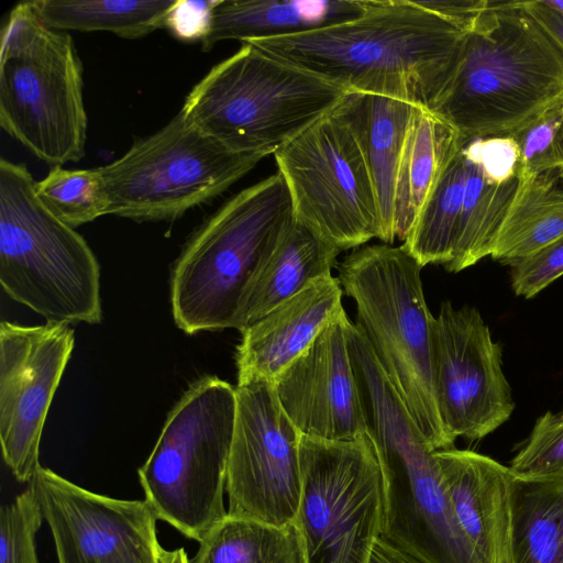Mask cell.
<instances>
[{
  "label": "cell",
  "instance_id": "1",
  "mask_svg": "<svg viewBox=\"0 0 563 563\" xmlns=\"http://www.w3.org/2000/svg\"><path fill=\"white\" fill-rule=\"evenodd\" d=\"M364 3V12L350 21L242 43L335 82L349 92L393 98L428 110L467 32L413 0Z\"/></svg>",
  "mask_w": 563,
  "mask_h": 563
},
{
  "label": "cell",
  "instance_id": "2",
  "mask_svg": "<svg viewBox=\"0 0 563 563\" xmlns=\"http://www.w3.org/2000/svg\"><path fill=\"white\" fill-rule=\"evenodd\" d=\"M561 104L563 53L516 1H490L428 111L467 143L515 135Z\"/></svg>",
  "mask_w": 563,
  "mask_h": 563
},
{
  "label": "cell",
  "instance_id": "3",
  "mask_svg": "<svg viewBox=\"0 0 563 563\" xmlns=\"http://www.w3.org/2000/svg\"><path fill=\"white\" fill-rule=\"evenodd\" d=\"M294 219L278 172L221 205L187 240L172 268L176 325L190 335L233 329L250 279Z\"/></svg>",
  "mask_w": 563,
  "mask_h": 563
},
{
  "label": "cell",
  "instance_id": "4",
  "mask_svg": "<svg viewBox=\"0 0 563 563\" xmlns=\"http://www.w3.org/2000/svg\"><path fill=\"white\" fill-rule=\"evenodd\" d=\"M241 44L192 87L179 110L232 151L274 154L350 93L252 44Z\"/></svg>",
  "mask_w": 563,
  "mask_h": 563
},
{
  "label": "cell",
  "instance_id": "5",
  "mask_svg": "<svg viewBox=\"0 0 563 563\" xmlns=\"http://www.w3.org/2000/svg\"><path fill=\"white\" fill-rule=\"evenodd\" d=\"M421 266L404 247L374 244L339 265L342 289L356 305L355 325L433 450L452 449L435 400L431 365V314Z\"/></svg>",
  "mask_w": 563,
  "mask_h": 563
},
{
  "label": "cell",
  "instance_id": "6",
  "mask_svg": "<svg viewBox=\"0 0 563 563\" xmlns=\"http://www.w3.org/2000/svg\"><path fill=\"white\" fill-rule=\"evenodd\" d=\"M29 169L0 159V283L52 323H99L100 266L87 241L37 198Z\"/></svg>",
  "mask_w": 563,
  "mask_h": 563
},
{
  "label": "cell",
  "instance_id": "7",
  "mask_svg": "<svg viewBox=\"0 0 563 563\" xmlns=\"http://www.w3.org/2000/svg\"><path fill=\"white\" fill-rule=\"evenodd\" d=\"M82 87L71 36L45 25L30 1L18 3L1 34V128L52 167L79 162L88 126Z\"/></svg>",
  "mask_w": 563,
  "mask_h": 563
},
{
  "label": "cell",
  "instance_id": "8",
  "mask_svg": "<svg viewBox=\"0 0 563 563\" xmlns=\"http://www.w3.org/2000/svg\"><path fill=\"white\" fill-rule=\"evenodd\" d=\"M235 415V387L200 377L173 406L137 471L156 518L197 542L228 515L223 497Z\"/></svg>",
  "mask_w": 563,
  "mask_h": 563
},
{
  "label": "cell",
  "instance_id": "9",
  "mask_svg": "<svg viewBox=\"0 0 563 563\" xmlns=\"http://www.w3.org/2000/svg\"><path fill=\"white\" fill-rule=\"evenodd\" d=\"M264 157L228 148L179 111L122 156L97 168L108 199L107 214L140 222L173 221L220 196Z\"/></svg>",
  "mask_w": 563,
  "mask_h": 563
},
{
  "label": "cell",
  "instance_id": "10",
  "mask_svg": "<svg viewBox=\"0 0 563 563\" xmlns=\"http://www.w3.org/2000/svg\"><path fill=\"white\" fill-rule=\"evenodd\" d=\"M273 155L297 222L341 252L382 239L376 188L343 100Z\"/></svg>",
  "mask_w": 563,
  "mask_h": 563
},
{
  "label": "cell",
  "instance_id": "11",
  "mask_svg": "<svg viewBox=\"0 0 563 563\" xmlns=\"http://www.w3.org/2000/svg\"><path fill=\"white\" fill-rule=\"evenodd\" d=\"M301 495L295 520L307 563H368L384 525V477L364 433L325 440L300 432Z\"/></svg>",
  "mask_w": 563,
  "mask_h": 563
},
{
  "label": "cell",
  "instance_id": "12",
  "mask_svg": "<svg viewBox=\"0 0 563 563\" xmlns=\"http://www.w3.org/2000/svg\"><path fill=\"white\" fill-rule=\"evenodd\" d=\"M236 415L225 493L228 515L274 526L295 522L300 495V431L273 383L236 385Z\"/></svg>",
  "mask_w": 563,
  "mask_h": 563
},
{
  "label": "cell",
  "instance_id": "13",
  "mask_svg": "<svg viewBox=\"0 0 563 563\" xmlns=\"http://www.w3.org/2000/svg\"><path fill=\"white\" fill-rule=\"evenodd\" d=\"M431 365L438 410L454 440L485 438L512 415L503 349L475 308L441 303L431 321Z\"/></svg>",
  "mask_w": 563,
  "mask_h": 563
},
{
  "label": "cell",
  "instance_id": "14",
  "mask_svg": "<svg viewBox=\"0 0 563 563\" xmlns=\"http://www.w3.org/2000/svg\"><path fill=\"white\" fill-rule=\"evenodd\" d=\"M58 563H163L156 516L145 500L85 489L40 466L30 482Z\"/></svg>",
  "mask_w": 563,
  "mask_h": 563
},
{
  "label": "cell",
  "instance_id": "15",
  "mask_svg": "<svg viewBox=\"0 0 563 563\" xmlns=\"http://www.w3.org/2000/svg\"><path fill=\"white\" fill-rule=\"evenodd\" d=\"M75 344L67 323L0 325V442L3 461L19 482L41 466L40 443L56 389Z\"/></svg>",
  "mask_w": 563,
  "mask_h": 563
},
{
  "label": "cell",
  "instance_id": "16",
  "mask_svg": "<svg viewBox=\"0 0 563 563\" xmlns=\"http://www.w3.org/2000/svg\"><path fill=\"white\" fill-rule=\"evenodd\" d=\"M350 323L343 309L274 382L285 413L306 435L352 440L367 432L349 350Z\"/></svg>",
  "mask_w": 563,
  "mask_h": 563
},
{
  "label": "cell",
  "instance_id": "17",
  "mask_svg": "<svg viewBox=\"0 0 563 563\" xmlns=\"http://www.w3.org/2000/svg\"><path fill=\"white\" fill-rule=\"evenodd\" d=\"M342 286L331 273L241 331L238 385L273 383L342 310Z\"/></svg>",
  "mask_w": 563,
  "mask_h": 563
},
{
  "label": "cell",
  "instance_id": "18",
  "mask_svg": "<svg viewBox=\"0 0 563 563\" xmlns=\"http://www.w3.org/2000/svg\"><path fill=\"white\" fill-rule=\"evenodd\" d=\"M442 482L462 531L483 563H511L509 466L455 448L434 451Z\"/></svg>",
  "mask_w": 563,
  "mask_h": 563
},
{
  "label": "cell",
  "instance_id": "19",
  "mask_svg": "<svg viewBox=\"0 0 563 563\" xmlns=\"http://www.w3.org/2000/svg\"><path fill=\"white\" fill-rule=\"evenodd\" d=\"M340 252L294 219L250 279L233 329L241 332L331 273Z\"/></svg>",
  "mask_w": 563,
  "mask_h": 563
},
{
  "label": "cell",
  "instance_id": "20",
  "mask_svg": "<svg viewBox=\"0 0 563 563\" xmlns=\"http://www.w3.org/2000/svg\"><path fill=\"white\" fill-rule=\"evenodd\" d=\"M364 0H218L202 49L218 42L240 43L299 34L360 16Z\"/></svg>",
  "mask_w": 563,
  "mask_h": 563
},
{
  "label": "cell",
  "instance_id": "21",
  "mask_svg": "<svg viewBox=\"0 0 563 563\" xmlns=\"http://www.w3.org/2000/svg\"><path fill=\"white\" fill-rule=\"evenodd\" d=\"M457 132L423 108L409 121L394 188V234L405 241L453 156L464 146Z\"/></svg>",
  "mask_w": 563,
  "mask_h": 563
},
{
  "label": "cell",
  "instance_id": "22",
  "mask_svg": "<svg viewBox=\"0 0 563 563\" xmlns=\"http://www.w3.org/2000/svg\"><path fill=\"white\" fill-rule=\"evenodd\" d=\"M343 104L362 142L376 188L383 234L394 243V188L407 128L416 107L375 95L350 92Z\"/></svg>",
  "mask_w": 563,
  "mask_h": 563
},
{
  "label": "cell",
  "instance_id": "23",
  "mask_svg": "<svg viewBox=\"0 0 563 563\" xmlns=\"http://www.w3.org/2000/svg\"><path fill=\"white\" fill-rule=\"evenodd\" d=\"M510 552L511 563H563V473L514 475Z\"/></svg>",
  "mask_w": 563,
  "mask_h": 563
},
{
  "label": "cell",
  "instance_id": "24",
  "mask_svg": "<svg viewBox=\"0 0 563 563\" xmlns=\"http://www.w3.org/2000/svg\"><path fill=\"white\" fill-rule=\"evenodd\" d=\"M562 236L563 170H549L520 180L490 257L509 266Z\"/></svg>",
  "mask_w": 563,
  "mask_h": 563
},
{
  "label": "cell",
  "instance_id": "25",
  "mask_svg": "<svg viewBox=\"0 0 563 563\" xmlns=\"http://www.w3.org/2000/svg\"><path fill=\"white\" fill-rule=\"evenodd\" d=\"M177 0H32L37 18L58 31H106L139 38L165 27Z\"/></svg>",
  "mask_w": 563,
  "mask_h": 563
},
{
  "label": "cell",
  "instance_id": "26",
  "mask_svg": "<svg viewBox=\"0 0 563 563\" xmlns=\"http://www.w3.org/2000/svg\"><path fill=\"white\" fill-rule=\"evenodd\" d=\"M465 161V188L452 273L490 256L500 228L517 195L520 177L500 183L488 178L471 158Z\"/></svg>",
  "mask_w": 563,
  "mask_h": 563
},
{
  "label": "cell",
  "instance_id": "27",
  "mask_svg": "<svg viewBox=\"0 0 563 563\" xmlns=\"http://www.w3.org/2000/svg\"><path fill=\"white\" fill-rule=\"evenodd\" d=\"M199 544L189 563H307L295 522L279 527L227 515Z\"/></svg>",
  "mask_w": 563,
  "mask_h": 563
},
{
  "label": "cell",
  "instance_id": "28",
  "mask_svg": "<svg viewBox=\"0 0 563 563\" xmlns=\"http://www.w3.org/2000/svg\"><path fill=\"white\" fill-rule=\"evenodd\" d=\"M465 188L463 147L448 164L417 216L402 247L421 267L449 265L455 254Z\"/></svg>",
  "mask_w": 563,
  "mask_h": 563
},
{
  "label": "cell",
  "instance_id": "29",
  "mask_svg": "<svg viewBox=\"0 0 563 563\" xmlns=\"http://www.w3.org/2000/svg\"><path fill=\"white\" fill-rule=\"evenodd\" d=\"M40 201L64 223L76 228L107 214L108 199L98 168L51 167L35 181Z\"/></svg>",
  "mask_w": 563,
  "mask_h": 563
},
{
  "label": "cell",
  "instance_id": "30",
  "mask_svg": "<svg viewBox=\"0 0 563 563\" xmlns=\"http://www.w3.org/2000/svg\"><path fill=\"white\" fill-rule=\"evenodd\" d=\"M512 136L519 147L520 180L549 170H563V104Z\"/></svg>",
  "mask_w": 563,
  "mask_h": 563
},
{
  "label": "cell",
  "instance_id": "31",
  "mask_svg": "<svg viewBox=\"0 0 563 563\" xmlns=\"http://www.w3.org/2000/svg\"><path fill=\"white\" fill-rule=\"evenodd\" d=\"M510 471L522 478H539L563 473V409L547 411L511 460Z\"/></svg>",
  "mask_w": 563,
  "mask_h": 563
},
{
  "label": "cell",
  "instance_id": "32",
  "mask_svg": "<svg viewBox=\"0 0 563 563\" xmlns=\"http://www.w3.org/2000/svg\"><path fill=\"white\" fill-rule=\"evenodd\" d=\"M43 516L29 487L0 512V563H38L35 538Z\"/></svg>",
  "mask_w": 563,
  "mask_h": 563
},
{
  "label": "cell",
  "instance_id": "33",
  "mask_svg": "<svg viewBox=\"0 0 563 563\" xmlns=\"http://www.w3.org/2000/svg\"><path fill=\"white\" fill-rule=\"evenodd\" d=\"M511 288L532 298L563 275V236L509 265Z\"/></svg>",
  "mask_w": 563,
  "mask_h": 563
},
{
  "label": "cell",
  "instance_id": "34",
  "mask_svg": "<svg viewBox=\"0 0 563 563\" xmlns=\"http://www.w3.org/2000/svg\"><path fill=\"white\" fill-rule=\"evenodd\" d=\"M463 152L493 180L505 183L519 176V147L512 135L473 139Z\"/></svg>",
  "mask_w": 563,
  "mask_h": 563
},
{
  "label": "cell",
  "instance_id": "35",
  "mask_svg": "<svg viewBox=\"0 0 563 563\" xmlns=\"http://www.w3.org/2000/svg\"><path fill=\"white\" fill-rule=\"evenodd\" d=\"M217 1L177 0L167 15L165 27L183 41H201L208 33Z\"/></svg>",
  "mask_w": 563,
  "mask_h": 563
},
{
  "label": "cell",
  "instance_id": "36",
  "mask_svg": "<svg viewBox=\"0 0 563 563\" xmlns=\"http://www.w3.org/2000/svg\"><path fill=\"white\" fill-rule=\"evenodd\" d=\"M419 7L429 10L463 32H468L477 18L488 7V0H413Z\"/></svg>",
  "mask_w": 563,
  "mask_h": 563
},
{
  "label": "cell",
  "instance_id": "37",
  "mask_svg": "<svg viewBox=\"0 0 563 563\" xmlns=\"http://www.w3.org/2000/svg\"><path fill=\"white\" fill-rule=\"evenodd\" d=\"M563 53V16L545 7L540 0L516 1Z\"/></svg>",
  "mask_w": 563,
  "mask_h": 563
},
{
  "label": "cell",
  "instance_id": "38",
  "mask_svg": "<svg viewBox=\"0 0 563 563\" xmlns=\"http://www.w3.org/2000/svg\"><path fill=\"white\" fill-rule=\"evenodd\" d=\"M368 563H423L413 555L380 537L372 552Z\"/></svg>",
  "mask_w": 563,
  "mask_h": 563
},
{
  "label": "cell",
  "instance_id": "39",
  "mask_svg": "<svg viewBox=\"0 0 563 563\" xmlns=\"http://www.w3.org/2000/svg\"><path fill=\"white\" fill-rule=\"evenodd\" d=\"M163 563H189V559L183 548L172 551L166 550Z\"/></svg>",
  "mask_w": 563,
  "mask_h": 563
},
{
  "label": "cell",
  "instance_id": "40",
  "mask_svg": "<svg viewBox=\"0 0 563 563\" xmlns=\"http://www.w3.org/2000/svg\"><path fill=\"white\" fill-rule=\"evenodd\" d=\"M545 7L550 8L563 16V0H540Z\"/></svg>",
  "mask_w": 563,
  "mask_h": 563
}]
</instances>
